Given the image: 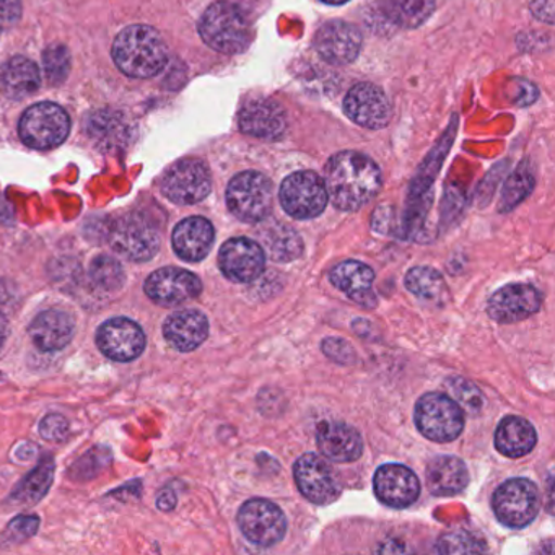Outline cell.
Returning a JSON list of instances; mask_svg holds the SVG:
<instances>
[{"mask_svg": "<svg viewBox=\"0 0 555 555\" xmlns=\"http://www.w3.org/2000/svg\"><path fill=\"white\" fill-rule=\"evenodd\" d=\"M327 197L344 212L362 209L382 190L378 165L359 152H340L326 167Z\"/></svg>", "mask_w": 555, "mask_h": 555, "instance_id": "6da1fadb", "label": "cell"}, {"mask_svg": "<svg viewBox=\"0 0 555 555\" xmlns=\"http://www.w3.org/2000/svg\"><path fill=\"white\" fill-rule=\"evenodd\" d=\"M113 60L126 76L149 79L164 70L168 60L167 44L154 28L134 25L122 30L116 38Z\"/></svg>", "mask_w": 555, "mask_h": 555, "instance_id": "7a4b0ae2", "label": "cell"}, {"mask_svg": "<svg viewBox=\"0 0 555 555\" xmlns=\"http://www.w3.org/2000/svg\"><path fill=\"white\" fill-rule=\"evenodd\" d=\"M199 35L207 47L222 54L243 53L251 43L248 18L229 2H216L204 12Z\"/></svg>", "mask_w": 555, "mask_h": 555, "instance_id": "3957f363", "label": "cell"}, {"mask_svg": "<svg viewBox=\"0 0 555 555\" xmlns=\"http://www.w3.org/2000/svg\"><path fill=\"white\" fill-rule=\"evenodd\" d=\"M415 425L428 440L448 443L464 430V412L456 399L441 392H428L415 404Z\"/></svg>", "mask_w": 555, "mask_h": 555, "instance_id": "277c9868", "label": "cell"}, {"mask_svg": "<svg viewBox=\"0 0 555 555\" xmlns=\"http://www.w3.org/2000/svg\"><path fill=\"white\" fill-rule=\"evenodd\" d=\"M230 212L245 223H261L272 209V183L258 171H243L227 188Z\"/></svg>", "mask_w": 555, "mask_h": 555, "instance_id": "5b68a950", "label": "cell"}, {"mask_svg": "<svg viewBox=\"0 0 555 555\" xmlns=\"http://www.w3.org/2000/svg\"><path fill=\"white\" fill-rule=\"evenodd\" d=\"M492 506L496 518L506 528H526L541 509V493L531 480L516 477L495 490Z\"/></svg>", "mask_w": 555, "mask_h": 555, "instance_id": "8992f818", "label": "cell"}, {"mask_svg": "<svg viewBox=\"0 0 555 555\" xmlns=\"http://www.w3.org/2000/svg\"><path fill=\"white\" fill-rule=\"evenodd\" d=\"M108 243L118 255L135 262L151 261L160 248V235L141 214L119 217L108 230Z\"/></svg>", "mask_w": 555, "mask_h": 555, "instance_id": "52a82bcc", "label": "cell"}, {"mask_svg": "<svg viewBox=\"0 0 555 555\" xmlns=\"http://www.w3.org/2000/svg\"><path fill=\"white\" fill-rule=\"evenodd\" d=\"M70 131V119L61 106L54 103H40L31 106L22 116L18 132L22 141L31 149L57 147L66 141Z\"/></svg>", "mask_w": 555, "mask_h": 555, "instance_id": "ba28073f", "label": "cell"}, {"mask_svg": "<svg viewBox=\"0 0 555 555\" xmlns=\"http://www.w3.org/2000/svg\"><path fill=\"white\" fill-rule=\"evenodd\" d=\"M279 197L285 212L298 220L321 216L330 199L326 184L313 171H297L285 178Z\"/></svg>", "mask_w": 555, "mask_h": 555, "instance_id": "9c48e42d", "label": "cell"}, {"mask_svg": "<svg viewBox=\"0 0 555 555\" xmlns=\"http://www.w3.org/2000/svg\"><path fill=\"white\" fill-rule=\"evenodd\" d=\"M238 526L249 542L259 547H271L284 539L287 519L275 503L253 499L240 508Z\"/></svg>", "mask_w": 555, "mask_h": 555, "instance_id": "30bf717a", "label": "cell"}, {"mask_svg": "<svg viewBox=\"0 0 555 555\" xmlns=\"http://www.w3.org/2000/svg\"><path fill=\"white\" fill-rule=\"evenodd\" d=\"M212 181L206 165L199 160H183L173 165L162 180V191L175 204L191 206L209 196Z\"/></svg>", "mask_w": 555, "mask_h": 555, "instance_id": "8fae6325", "label": "cell"}, {"mask_svg": "<svg viewBox=\"0 0 555 555\" xmlns=\"http://www.w3.org/2000/svg\"><path fill=\"white\" fill-rule=\"evenodd\" d=\"M294 474L298 490L311 503L330 505L339 499L340 490H343L339 477L334 473L333 467L318 454H304L295 463Z\"/></svg>", "mask_w": 555, "mask_h": 555, "instance_id": "7c38bea8", "label": "cell"}, {"mask_svg": "<svg viewBox=\"0 0 555 555\" xmlns=\"http://www.w3.org/2000/svg\"><path fill=\"white\" fill-rule=\"evenodd\" d=\"M219 266L229 281L249 284L264 271L266 255L258 242L238 236L223 243L219 253Z\"/></svg>", "mask_w": 555, "mask_h": 555, "instance_id": "4fadbf2b", "label": "cell"}, {"mask_svg": "<svg viewBox=\"0 0 555 555\" xmlns=\"http://www.w3.org/2000/svg\"><path fill=\"white\" fill-rule=\"evenodd\" d=\"M145 294L162 307H178L199 297L203 284L193 272L178 268H164L149 275Z\"/></svg>", "mask_w": 555, "mask_h": 555, "instance_id": "5bb4252c", "label": "cell"}, {"mask_svg": "<svg viewBox=\"0 0 555 555\" xmlns=\"http://www.w3.org/2000/svg\"><path fill=\"white\" fill-rule=\"evenodd\" d=\"M96 344L108 359L116 362H131L144 352L145 334L135 321L128 318H113L100 326Z\"/></svg>", "mask_w": 555, "mask_h": 555, "instance_id": "9a60e30c", "label": "cell"}, {"mask_svg": "<svg viewBox=\"0 0 555 555\" xmlns=\"http://www.w3.org/2000/svg\"><path fill=\"white\" fill-rule=\"evenodd\" d=\"M542 297L528 284H509L499 288L487 304V313L496 323H518L538 313Z\"/></svg>", "mask_w": 555, "mask_h": 555, "instance_id": "2e32d148", "label": "cell"}, {"mask_svg": "<svg viewBox=\"0 0 555 555\" xmlns=\"http://www.w3.org/2000/svg\"><path fill=\"white\" fill-rule=\"evenodd\" d=\"M376 499L391 508H408L421 495V482L409 467L385 464L373 477Z\"/></svg>", "mask_w": 555, "mask_h": 555, "instance_id": "e0dca14e", "label": "cell"}, {"mask_svg": "<svg viewBox=\"0 0 555 555\" xmlns=\"http://www.w3.org/2000/svg\"><path fill=\"white\" fill-rule=\"evenodd\" d=\"M314 50L326 63L344 66L352 63L362 50V35L347 22L324 24L314 35Z\"/></svg>", "mask_w": 555, "mask_h": 555, "instance_id": "ac0fdd59", "label": "cell"}, {"mask_svg": "<svg viewBox=\"0 0 555 555\" xmlns=\"http://www.w3.org/2000/svg\"><path fill=\"white\" fill-rule=\"evenodd\" d=\"M344 108L346 115L363 128L382 129L391 119V106L385 93L369 82L357 83L350 89Z\"/></svg>", "mask_w": 555, "mask_h": 555, "instance_id": "d6986e66", "label": "cell"}, {"mask_svg": "<svg viewBox=\"0 0 555 555\" xmlns=\"http://www.w3.org/2000/svg\"><path fill=\"white\" fill-rule=\"evenodd\" d=\"M240 129L253 138L275 141L287 129V116L274 100H253L240 113Z\"/></svg>", "mask_w": 555, "mask_h": 555, "instance_id": "ffe728a7", "label": "cell"}, {"mask_svg": "<svg viewBox=\"0 0 555 555\" xmlns=\"http://www.w3.org/2000/svg\"><path fill=\"white\" fill-rule=\"evenodd\" d=\"M317 443L321 453L336 463H352L362 456L363 441L359 431L340 422H323L318 427Z\"/></svg>", "mask_w": 555, "mask_h": 555, "instance_id": "44dd1931", "label": "cell"}, {"mask_svg": "<svg viewBox=\"0 0 555 555\" xmlns=\"http://www.w3.org/2000/svg\"><path fill=\"white\" fill-rule=\"evenodd\" d=\"M216 232L212 223L204 217H190L178 223L171 242L173 249L181 259L188 262H199L212 249Z\"/></svg>", "mask_w": 555, "mask_h": 555, "instance_id": "7402d4cb", "label": "cell"}, {"mask_svg": "<svg viewBox=\"0 0 555 555\" xmlns=\"http://www.w3.org/2000/svg\"><path fill=\"white\" fill-rule=\"evenodd\" d=\"M331 284L344 292L350 300L365 308L376 307L375 292L372 291L375 272L360 261H344L330 274Z\"/></svg>", "mask_w": 555, "mask_h": 555, "instance_id": "603a6c76", "label": "cell"}, {"mask_svg": "<svg viewBox=\"0 0 555 555\" xmlns=\"http://www.w3.org/2000/svg\"><path fill=\"white\" fill-rule=\"evenodd\" d=\"M209 334V321L201 311H177L167 318L164 336L173 349L180 352L196 350Z\"/></svg>", "mask_w": 555, "mask_h": 555, "instance_id": "cb8c5ba5", "label": "cell"}, {"mask_svg": "<svg viewBox=\"0 0 555 555\" xmlns=\"http://www.w3.org/2000/svg\"><path fill=\"white\" fill-rule=\"evenodd\" d=\"M74 331H76V323L69 313L47 310L35 318L28 334L38 349L54 352V350H63L73 340Z\"/></svg>", "mask_w": 555, "mask_h": 555, "instance_id": "d4e9b609", "label": "cell"}, {"mask_svg": "<svg viewBox=\"0 0 555 555\" xmlns=\"http://www.w3.org/2000/svg\"><path fill=\"white\" fill-rule=\"evenodd\" d=\"M425 477L428 490L438 496L457 495L469 483V473L464 461L448 454L434 457L428 463Z\"/></svg>", "mask_w": 555, "mask_h": 555, "instance_id": "484cf974", "label": "cell"}, {"mask_svg": "<svg viewBox=\"0 0 555 555\" xmlns=\"http://www.w3.org/2000/svg\"><path fill=\"white\" fill-rule=\"evenodd\" d=\"M259 242H261L264 255L275 262L295 261L304 253V242H301L300 235L287 223H262L259 229Z\"/></svg>", "mask_w": 555, "mask_h": 555, "instance_id": "4316f807", "label": "cell"}, {"mask_svg": "<svg viewBox=\"0 0 555 555\" xmlns=\"http://www.w3.org/2000/svg\"><path fill=\"white\" fill-rule=\"evenodd\" d=\"M535 441H538V435L534 427L526 418L516 417V415L503 418L495 431L496 450L512 460L531 453Z\"/></svg>", "mask_w": 555, "mask_h": 555, "instance_id": "83f0119b", "label": "cell"}, {"mask_svg": "<svg viewBox=\"0 0 555 555\" xmlns=\"http://www.w3.org/2000/svg\"><path fill=\"white\" fill-rule=\"evenodd\" d=\"M41 77L37 64L27 57H12L0 70V86L5 95L22 100L40 89Z\"/></svg>", "mask_w": 555, "mask_h": 555, "instance_id": "f1b7e54d", "label": "cell"}, {"mask_svg": "<svg viewBox=\"0 0 555 555\" xmlns=\"http://www.w3.org/2000/svg\"><path fill=\"white\" fill-rule=\"evenodd\" d=\"M87 131L92 141L105 149H118L119 145L128 144L131 138V128L125 116L109 109L95 113L89 119Z\"/></svg>", "mask_w": 555, "mask_h": 555, "instance_id": "f546056e", "label": "cell"}, {"mask_svg": "<svg viewBox=\"0 0 555 555\" xmlns=\"http://www.w3.org/2000/svg\"><path fill=\"white\" fill-rule=\"evenodd\" d=\"M379 11L396 27L411 30L430 18L435 0H379Z\"/></svg>", "mask_w": 555, "mask_h": 555, "instance_id": "4dcf8cb0", "label": "cell"}, {"mask_svg": "<svg viewBox=\"0 0 555 555\" xmlns=\"http://www.w3.org/2000/svg\"><path fill=\"white\" fill-rule=\"evenodd\" d=\"M404 282L405 288L421 300L438 304L447 295L443 278L434 268L418 266V268L411 269L405 275Z\"/></svg>", "mask_w": 555, "mask_h": 555, "instance_id": "1f68e13d", "label": "cell"}, {"mask_svg": "<svg viewBox=\"0 0 555 555\" xmlns=\"http://www.w3.org/2000/svg\"><path fill=\"white\" fill-rule=\"evenodd\" d=\"M54 480V463L51 460L41 463L34 473L28 474L21 486L15 489L14 500L18 505H35L40 502L48 490H50L51 483Z\"/></svg>", "mask_w": 555, "mask_h": 555, "instance_id": "d6a6232c", "label": "cell"}, {"mask_svg": "<svg viewBox=\"0 0 555 555\" xmlns=\"http://www.w3.org/2000/svg\"><path fill=\"white\" fill-rule=\"evenodd\" d=\"M90 279L100 291H119L125 284V269L116 259L108 258V256H99V258L93 259L92 266H90Z\"/></svg>", "mask_w": 555, "mask_h": 555, "instance_id": "836d02e7", "label": "cell"}, {"mask_svg": "<svg viewBox=\"0 0 555 555\" xmlns=\"http://www.w3.org/2000/svg\"><path fill=\"white\" fill-rule=\"evenodd\" d=\"M532 186H534V178H532V175L529 173L525 167L519 168V170L515 171V173L509 177V180L506 181L500 210L508 212L513 207L518 206V204L531 193Z\"/></svg>", "mask_w": 555, "mask_h": 555, "instance_id": "e575fe53", "label": "cell"}, {"mask_svg": "<svg viewBox=\"0 0 555 555\" xmlns=\"http://www.w3.org/2000/svg\"><path fill=\"white\" fill-rule=\"evenodd\" d=\"M44 70H47L48 79L54 83H61L67 76L70 69L69 51L63 44H54L44 51Z\"/></svg>", "mask_w": 555, "mask_h": 555, "instance_id": "d590c367", "label": "cell"}, {"mask_svg": "<svg viewBox=\"0 0 555 555\" xmlns=\"http://www.w3.org/2000/svg\"><path fill=\"white\" fill-rule=\"evenodd\" d=\"M437 551L441 554H476L486 551V545L467 532H450L438 541Z\"/></svg>", "mask_w": 555, "mask_h": 555, "instance_id": "8d00e7d4", "label": "cell"}, {"mask_svg": "<svg viewBox=\"0 0 555 555\" xmlns=\"http://www.w3.org/2000/svg\"><path fill=\"white\" fill-rule=\"evenodd\" d=\"M448 385H450L448 388L453 392L454 398H456L464 408L474 412L479 411L480 405H482V395H480L476 385H473V383L464 378L448 379Z\"/></svg>", "mask_w": 555, "mask_h": 555, "instance_id": "74e56055", "label": "cell"}, {"mask_svg": "<svg viewBox=\"0 0 555 555\" xmlns=\"http://www.w3.org/2000/svg\"><path fill=\"white\" fill-rule=\"evenodd\" d=\"M40 434L44 440L60 443V441L66 440L67 434H69V422L61 414L47 415L41 421Z\"/></svg>", "mask_w": 555, "mask_h": 555, "instance_id": "f35d334b", "label": "cell"}, {"mask_svg": "<svg viewBox=\"0 0 555 555\" xmlns=\"http://www.w3.org/2000/svg\"><path fill=\"white\" fill-rule=\"evenodd\" d=\"M321 349L326 353L330 359H333L334 362L339 363H352L356 360V352H353L350 344H347L346 340L336 339V337H330V339L323 340L321 344Z\"/></svg>", "mask_w": 555, "mask_h": 555, "instance_id": "ab89813d", "label": "cell"}, {"mask_svg": "<svg viewBox=\"0 0 555 555\" xmlns=\"http://www.w3.org/2000/svg\"><path fill=\"white\" fill-rule=\"evenodd\" d=\"M38 526H40V519L35 516H18L9 525L8 535H11L14 541L31 538L37 532Z\"/></svg>", "mask_w": 555, "mask_h": 555, "instance_id": "60d3db41", "label": "cell"}, {"mask_svg": "<svg viewBox=\"0 0 555 555\" xmlns=\"http://www.w3.org/2000/svg\"><path fill=\"white\" fill-rule=\"evenodd\" d=\"M21 0H0V28H11L21 21Z\"/></svg>", "mask_w": 555, "mask_h": 555, "instance_id": "b9f144b4", "label": "cell"}, {"mask_svg": "<svg viewBox=\"0 0 555 555\" xmlns=\"http://www.w3.org/2000/svg\"><path fill=\"white\" fill-rule=\"evenodd\" d=\"M531 11L532 14L541 18L542 22H547V24L554 22V17H552V15H554V4H552V0H535Z\"/></svg>", "mask_w": 555, "mask_h": 555, "instance_id": "7bdbcfd3", "label": "cell"}, {"mask_svg": "<svg viewBox=\"0 0 555 555\" xmlns=\"http://www.w3.org/2000/svg\"><path fill=\"white\" fill-rule=\"evenodd\" d=\"M158 506H160L162 509H170L175 506V495L171 490H164V492L160 493V496H158Z\"/></svg>", "mask_w": 555, "mask_h": 555, "instance_id": "ee69618b", "label": "cell"}, {"mask_svg": "<svg viewBox=\"0 0 555 555\" xmlns=\"http://www.w3.org/2000/svg\"><path fill=\"white\" fill-rule=\"evenodd\" d=\"M9 337V321L4 314L0 313V349L4 347L5 340Z\"/></svg>", "mask_w": 555, "mask_h": 555, "instance_id": "f6af8a7d", "label": "cell"}, {"mask_svg": "<svg viewBox=\"0 0 555 555\" xmlns=\"http://www.w3.org/2000/svg\"><path fill=\"white\" fill-rule=\"evenodd\" d=\"M321 2H326V4L331 5H343L346 4L347 0H321Z\"/></svg>", "mask_w": 555, "mask_h": 555, "instance_id": "bcb514c9", "label": "cell"}, {"mask_svg": "<svg viewBox=\"0 0 555 555\" xmlns=\"http://www.w3.org/2000/svg\"><path fill=\"white\" fill-rule=\"evenodd\" d=\"M0 379H2V376H0Z\"/></svg>", "mask_w": 555, "mask_h": 555, "instance_id": "7dc6e473", "label": "cell"}]
</instances>
